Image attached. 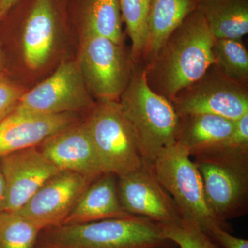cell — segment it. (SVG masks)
I'll return each mask as SVG.
<instances>
[{
	"mask_svg": "<svg viewBox=\"0 0 248 248\" xmlns=\"http://www.w3.org/2000/svg\"><path fill=\"white\" fill-rule=\"evenodd\" d=\"M215 40L203 16L196 9L147 63L144 73L148 86L171 102L215 65Z\"/></svg>",
	"mask_w": 248,
	"mask_h": 248,
	"instance_id": "6da1fadb",
	"label": "cell"
},
{
	"mask_svg": "<svg viewBox=\"0 0 248 248\" xmlns=\"http://www.w3.org/2000/svg\"><path fill=\"white\" fill-rule=\"evenodd\" d=\"M171 244L165 239L162 225L130 216L43 230L35 248H153Z\"/></svg>",
	"mask_w": 248,
	"mask_h": 248,
	"instance_id": "7a4b0ae2",
	"label": "cell"
},
{
	"mask_svg": "<svg viewBox=\"0 0 248 248\" xmlns=\"http://www.w3.org/2000/svg\"><path fill=\"white\" fill-rule=\"evenodd\" d=\"M119 103L142 159L153 164L166 147L177 141L180 117L170 101L148 86L144 68L131 75Z\"/></svg>",
	"mask_w": 248,
	"mask_h": 248,
	"instance_id": "3957f363",
	"label": "cell"
},
{
	"mask_svg": "<svg viewBox=\"0 0 248 248\" xmlns=\"http://www.w3.org/2000/svg\"><path fill=\"white\" fill-rule=\"evenodd\" d=\"M188 152L176 141L166 147L152 164L158 180L169 194L183 221L200 227L207 234L218 225L205 201L203 182L198 167Z\"/></svg>",
	"mask_w": 248,
	"mask_h": 248,
	"instance_id": "277c9868",
	"label": "cell"
},
{
	"mask_svg": "<svg viewBox=\"0 0 248 248\" xmlns=\"http://www.w3.org/2000/svg\"><path fill=\"white\" fill-rule=\"evenodd\" d=\"M193 159L202 176L207 205L214 218L228 227V220L246 215L248 156L202 155Z\"/></svg>",
	"mask_w": 248,
	"mask_h": 248,
	"instance_id": "5b68a950",
	"label": "cell"
},
{
	"mask_svg": "<svg viewBox=\"0 0 248 248\" xmlns=\"http://www.w3.org/2000/svg\"><path fill=\"white\" fill-rule=\"evenodd\" d=\"M84 122L104 173L120 177L141 167L144 161L119 102H98Z\"/></svg>",
	"mask_w": 248,
	"mask_h": 248,
	"instance_id": "8992f818",
	"label": "cell"
},
{
	"mask_svg": "<svg viewBox=\"0 0 248 248\" xmlns=\"http://www.w3.org/2000/svg\"><path fill=\"white\" fill-rule=\"evenodd\" d=\"M81 37L77 62L90 94L98 102H119L131 78L123 47L89 32Z\"/></svg>",
	"mask_w": 248,
	"mask_h": 248,
	"instance_id": "52a82bcc",
	"label": "cell"
},
{
	"mask_svg": "<svg viewBox=\"0 0 248 248\" xmlns=\"http://www.w3.org/2000/svg\"><path fill=\"white\" fill-rule=\"evenodd\" d=\"M171 103L179 117L208 114L237 121L248 113L247 85L229 79L214 65Z\"/></svg>",
	"mask_w": 248,
	"mask_h": 248,
	"instance_id": "ba28073f",
	"label": "cell"
},
{
	"mask_svg": "<svg viewBox=\"0 0 248 248\" xmlns=\"http://www.w3.org/2000/svg\"><path fill=\"white\" fill-rule=\"evenodd\" d=\"M77 61L62 62L52 76L24 93L17 108L45 114L91 112L95 107Z\"/></svg>",
	"mask_w": 248,
	"mask_h": 248,
	"instance_id": "9c48e42d",
	"label": "cell"
},
{
	"mask_svg": "<svg viewBox=\"0 0 248 248\" xmlns=\"http://www.w3.org/2000/svg\"><path fill=\"white\" fill-rule=\"evenodd\" d=\"M117 191L122 207L129 215L146 217L164 226L182 224L180 213L152 164L144 161L138 169L117 177Z\"/></svg>",
	"mask_w": 248,
	"mask_h": 248,
	"instance_id": "30bf717a",
	"label": "cell"
},
{
	"mask_svg": "<svg viewBox=\"0 0 248 248\" xmlns=\"http://www.w3.org/2000/svg\"><path fill=\"white\" fill-rule=\"evenodd\" d=\"M21 43L24 63L40 69L53 55L63 19L60 0H22Z\"/></svg>",
	"mask_w": 248,
	"mask_h": 248,
	"instance_id": "8fae6325",
	"label": "cell"
},
{
	"mask_svg": "<svg viewBox=\"0 0 248 248\" xmlns=\"http://www.w3.org/2000/svg\"><path fill=\"white\" fill-rule=\"evenodd\" d=\"M94 180L62 170L44 184L17 213L41 231L61 226Z\"/></svg>",
	"mask_w": 248,
	"mask_h": 248,
	"instance_id": "7c38bea8",
	"label": "cell"
},
{
	"mask_svg": "<svg viewBox=\"0 0 248 248\" xmlns=\"http://www.w3.org/2000/svg\"><path fill=\"white\" fill-rule=\"evenodd\" d=\"M4 180L3 211L18 212L59 169L42 154L38 147L13 152L0 157Z\"/></svg>",
	"mask_w": 248,
	"mask_h": 248,
	"instance_id": "4fadbf2b",
	"label": "cell"
},
{
	"mask_svg": "<svg viewBox=\"0 0 248 248\" xmlns=\"http://www.w3.org/2000/svg\"><path fill=\"white\" fill-rule=\"evenodd\" d=\"M78 123V114H45L16 108L0 123V157L37 147L50 137Z\"/></svg>",
	"mask_w": 248,
	"mask_h": 248,
	"instance_id": "5bb4252c",
	"label": "cell"
},
{
	"mask_svg": "<svg viewBox=\"0 0 248 248\" xmlns=\"http://www.w3.org/2000/svg\"><path fill=\"white\" fill-rule=\"evenodd\" d=\"M37 147L61 170L78 173L92 180L104 174L85 122L74 124Z\"/></svg>",
	"mask_w": 248,
	"mask_h": 248,
	"instance_id": "9a60e30c",
	"label": "cell"
},
{
	"mask_svg": "<svg viewBox=\"0 0 248 248\" xmlns=\"http://www.w3.org/2000/svg\"><path fill=\"white\" fill-rule=\"evenodd\" d=\"M133 216L125 212L117 191V177L104 173L87 187L62 225L79 224Z\"/></svg>",
	"mask_w": 248,
	"mask_h": 248,
	"instance_id": "2e32d148",
	"label": "cell"
},
{
	"mask_svg": "<svg viewBox=\"0 0 248 248\" xmlns=\"http://www.w3.org/2000/svg\"><path fill=\"white\" fill-rule=\"evenodd\" d=\"M180 117L177 142L192 157L209 151L231 135L236 121L208 114Z\"/></svg>",
	"mask_w": 248,
	"mask_h": 248,
	"instance_id": "e0dca14e",
	"label": "cell"
},
{
	"mask_svg": "<svg viewBox=\"0 0 248 248\" xmlns=\"http://www.w3.org/2000/svg\"><path fill=\"white\" fill-rule=\"evenodd\" d=\"M199 0H151L147 27L148 41L143 56L150 62L173 31L198 6Z\"/></svg>",
	"mask_w": 248,
	"mask_h": 248,
	"instance_id": "ac0fdd59",
	"label": "cell"
},
{
	"mask_svg": "<svg viewBox=\"0 0 248 248\" xmlns=\"http://www.w3.org/2000/svg\"><path fill=\"white\" fill-rule=\"evenodd\" d=\"M197 9L216 39H241L248 32V0H199Z\"/></svg>",
	"mask_w": 248,
	"mask_h": 248,
	"instance_id": "d6986e66",
	"label": "cell"
},
{
	"mask_svg": "<svg viewBox=\"0 0 248 248\" xmlns=\"http://www.w3.org/2000/svg\"><path fill=\"white\" fill-rule=\"evenodd\" d=\"M77 15L81 32H89L123 45L120 0H78Z\"/></svg>",
	"mask_w": 248,
	"mask_h": 248,
	"instance_id": "ffe728a7",
	"label": "cell"
},
{
	"mask_svg": "<svg viewBox=\"0 0 248 248\" xmlns=\"http://www.w3.org/2000/svg\"><path fill=\"white\" fill-rule=\"evenodd\" d=\"M213 54L215 66L225 76L247 85L248 53L241 39H216Z\"/></svg>",
	"mask_w": 248,
	"mask_h": 248,
	"instance_id": "44dd1931",
	"label": "cell"
},
{
	"mask_svg": "<svg viewBox=\"0 0 248 248\" xmlns=\"http://www.w3.org/2000/svg\"><path fill=\"white\" fill-rule=\"evenodd\" d=\"M151 0H120L122 21L132 42L134 61L143 56L148 41V20Z\"/></svg>",
	"mask_w": 248,
	"mask_h": 248,
	"instance_id": "7402d4cb",
	"label": "cell"
},
{
	"mask_svg": "<svg viewBox=\"0 0 248 248\" xmlns=\"http://www.w3.org/2000/svg\"><path fill=\"white\" fill-rule=\"evenodd\" d=\"M41 231L17 212L0 213V248H35Z\"/></svg>",
	"mask_w": 248,
	"mask_h": 248,
	"instance_id": "603a6c76",
	"label": "cell"
},
{
	"mask_svg": "<svg viewBox=\"0 0 248 248\" xmlns=\"http://www.w3.org/2000/svg\"><path fill=\"white\" fill-rule=\"evenodd\" d=\"M165 239L179 248H220L195 224L183 221L178 226H162Z\"/></svg>",
	"mask_w": 248,
	"mask_h": 248,
	"instance_id": "cb8c5ba5",
	"label": "cell"
},
{
	"mask_svg": "<svg viewBox=\"0 0 248 248\" xmlns=\"http://www.w3.org/2000/svg\"><path fill=\"white\" fill-rule=\"evenodd\" d=\"M26 91L0 75V123L17 107Z\"/></svg>",
	"mask_w": 248,
	"mask_h": 248,
	"instance_id": "d4e9b609",
	"label": "cell"
},
{
	"mask_svg": "<svg viewBox=\"0 0 248 248\" xmlns=\"http://www.w3.org/2000/svg\"><path fill=\"white\" fill-rule=\"evenodd\" d=\"M214 242L223 248H248V241L236 237L223 226H215L206 234Z\"/></svg>",
	"mask_w": 248,
	"mask_h": 248,
	"instance_id": "484cf974",
	"label": "cell"
},
{
	"mask_svg": "<svg viewBox=\"0 0 248 248\" xmlns=\"http://www.w3.org/2000/svg\"><path fill=\"white\" fill-rule=\"evenodd\" d=\"M18 1L19 0H0V23L4 20Z\"/></svg>",
	"mask_w": 248,
	"mask_h": 248,
	"instance_id": "4316f807",
	"label": "cell"
},
{
	"mask_svg": "<svg viewBox=\"0 0 248 248\" xmlns=\"http://www.w3.org/2000/svg\"><path fill=\"white\" fill-rule=\"evenodd\" d=\"M5 197V189L4 180H3L2 174L0 170V213L3 211Z\"/></svg>",
	"mask_w": 248,
	"mask_h": 248,
	"instance_id": "83f0119b",
	"label": "cell"
},
{
	"mask_svg": "<svg viewBox=\"0 0 248 248\" xmlns=\"http://www.w3.org/2000/svg\"><path fill=\"white\" fill-rule=\"evenodd\" d=\"M3 61H2V55H1V51H0V71H1V68H2Z\"/></svg>",
	"mask_w": 248,
	"mask_h": 248,
	"instance_id": "f1b7e54d",
	"label": "cell"
},
{
	"mask_svg": "<svg viewBox=\"0 0 248 248\" xmlns=\"http://www.w3.org/2000/svg\"><path fill=\"white\" fill-rule=\"evenodd\" d=\"M153 248H170V246H160V247H156Z\"/></svg>",
	"mask_w": 248,
	"mask_h": 248,
	"instance_id": "f546056e",
	"label": "cell"
}]
</instances>
